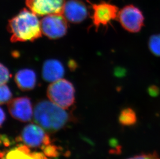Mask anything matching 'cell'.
<instances>
[{"instance_id": "6da1fadb", "label": "cell", "mask_w": 160, "mask_h": 159, "mask_svg": "<svg viewBox=\"0 0 160 159\" xmlns=\"http://www.w3.org/2000/svg\"><path fill=\"white\" fill-rule=\"evenodd\" d=\"M12 42L33 41L42 36L41 21L32 11L23 9L8 21Z\"/></svg>"}, {"instance_id": "7a4b0ae2", "label": "cell", "mask_w": 160, "mask_h": 159, "mask_svg": "<svg viewBox=\"0 0 160 159\" xmlns=\"http://www.w3.org/2000/svg\"><path fill=\"white\" fill-rule=\"evenodd\" d=\"M34 122L48 133H54L65 127L71 121V116L65 109L51 101L38 102L34 109Z\"/></svg>"}, {"instance_id": "3957f363", "label": "cell", "mask_w": 160, "mask_h": 159, "mask_svg": "<svg viewBox=\"0 0 160 159\" xmlns=\"http://www.w3.org/2000/svg\"><path fill=\"white\" fill-rule=\"evenodd\" d=\"M47 95L49 100L65 110L75 102V89L67 80L62 79L52 83L47 89Z\"/></svg>"}, {"instance_id": "277c9868", "label": "cell", "mask_w": 160, "mask_h": 159, "mask_svg": "<svg viewBox=\"0 0 160 159\" xmlns=\"http://www.w3.org/2000/svg\"><path fill=\"white\" fill-rule=\"evenodd\" d=\"M117 18L123 28L130 33L139 32L144 26L142 12L133 5L123 7L119 11Z\"/></svg>"}, {"instance_id": "5b68a950", "label": "cell", "mask_w": 160, "mask_h": 159, "mask_svg": "<svg viewBox=\"0 0 160 159\" xmlns=\"http://www.w3.org/2000/svg\"><path fill=\"white\" fill-rule=\"evenodd\" d=\"M45 130L39 125L31 123L23 128L19 137V141L31 148L44 147L51 144L50 137Z\"/></svg>"}, {"instance_id": "8992f818", "label": "cell", "mask_w": 160, "mask_h": 159, "mask_svg": "<svg viewBox=\"0 0 160 159\" xmlns=\"http://www.w3.org/2000/svg\"><path fill=\"white\" fill-rule=\"evenodd\" d=\"M62 14L45 16L41 21L42 34L52 39H58L64 36L68 30V23Z\"/></svg>"}, {"instance_id": "52a82bcc", "label": "cell", "mask_w": 160, "mask_h": 159, "mask_svg": "<svg viewBox=\"0 0 160 159\" xmlns=\"http://www.w3.org/2000/svg\"><path fill=\"white\" fill-rule=\"evenodd\" d=\"M91 5L92 21L97 30L101 26H107L118 17L119 9L115 5L105 2Z\"/></svg>"}, {"instance_id": "ba28073f", "label": "cell", "mask_w": 160, "mask_h": 159, "mask_svg": "<svg viewBox=\"0 0 160 159\" xmlns=\"http://www.w3.org/2000/svg\"><path fill=\"white\" fill-rule=\"evenodd\" d=\"M65 0H26L30 11L39 16L62 14Z\"/></svg>"}, {"instance_id": "9c48e42d", "label": "cell", "mask_w": 160, "mask_h": 159, "mask_svg": "<svg viewBox=\"0 0 160 159\" xmlns=\"http://www.w3.org/2000/svg\"><path fill=\"white\" fill-rule=\"evenodd\" d=\"M9 113L14 118L22 122H28L33 115V107L30 98L26 97L16 98L8 103Z\"/></svg>"}, {"instance_id": "30bf717a", "label": "cell", "mask_w": 160, "mask_h": 159, "mask_svg": "<svg viewBox=\"0 0 160 159\" xmlns=\"http://www.w3.org/2000/svg\"><path fill=\"white\" fill-rule=\"evenodd\" d=\"M88 9L85 4L77 0H68L65 2L62 15L68 21L78 23L86 19Z\"/></svg>"}, {"instance_id": "8fae6325", "label": "cell", "mask_w": 160, "mask_h": 159, "mask_svg": "<svg viewBox=\"0 0 160 159\" xmlns=\"http://www.w3.org/2000/svg\"><path fill=\"white\" fill-rule=\"evenodd\" d=\"M64 74V69L59 60L51 59L44 63L42 68V75L45 81L54 82L62 79Z\"/></svg>"}, {"instance_id": "7c38bea8", "label": "cell", "mask_w": 160, "mask_h": 159, "mask_svg": "<svg viewBox=\"0 0 160 159\" xmlns=\"http://www.w3.org/2000/svg\"><path fill=\"white\" fill-rule=\"evenodd\" d=\"M1 159H48L39 152H32L27 146L21 145L1 156Z\"/></svg>"}, {"instance_id": "4fadbf2b", "label": "cell", "mask_w": 160, "mask_h": 159, "mask_svg": "<svg viewBox=\"0 0 160 159\" xmlns=\"http://www.w3.org/2000/svg\"><path fill=\"white\" fill-rule=\"evenodd\" d=\"M15 80L17 86L21 90H30L33 89L36 85V74L32 69H21L16 74Z\"/></svg>"}, {"instance_id": "5bb4252c", "label": "cell", "mask_w": 160, "mask_h": 159, "mask_svg": "<svg viewBox=\"0 0 160 159\" xmlns=\"http://www.w3.org/2000/svg\"><path fill=\"white\" fill-rule=\"evenodd\" d=\"M137 120L136 113L130 108L123 109L119 116V122L123 126H132L136 124Z\"/></svg>"}, {"instance_id": "9a60e30c", "label": "cell", "mask_w": 160, "mask_h": 159, "mask_svg": "<svg viewBox=\"0 0 160 159\" xmlns=\"http://www.w3.org/2000/svg\"><path fill=\"white\" fill-rule=\"evenodd\" d=\"M148 46L152 54L154 55L160 56V34L151 36L148 42Z\"/></svg>"}, {"instance_id": "2e32d148", "label": "cell", "mask_w": 160, "mask_h": 159, "mask_svg": "<svg viewBox=\"0 0 160 159\" xmlns=\"http://www.w3.org/2000/svg\"><path fill=\"white\" fill-rule=\"evenodd\" d=\"M0 95V102L1 104H8L12 100V94L9 87L6 84L1 85Z\"/></svg>"}, {"instance_id": "e0dca14e", "label": "cell", "mask_w": 160, "mask_h": 159, "mask_svg": "<svg viewBox=\"0 0 160 159\" xmlns=\"http://www.w3.org/2000/svg\"><path fill=\"white\" fill-rule=\"evenodd\" d=\"M42 151L46 156L50 158H56L58 157L59 155L58 147L51 144L44 147Z\"/></svg>"}, {"instance_id": "ac0fdd59", "label": "cell", "mask_w": 160, "mask_h": 159, "mask_svg": "<svg viewBox=\"0 0 160 159\" xmlns=\"http://www.w3.org/2000/svg\"><path fill=\"white\" fill-rule=\"evenodd\" d=\"M0 74H1V85L2 84H6L8 82L10 77H11V74L9 72L8 69L6 67L3 65L2 64H1V67H0Z\"/></svg>"}, {"instance_id": "d6986e66", "label": "cell", "mask_w": 160, "mask_h": 159, "mask_svg": "<svg viewBox=\"0 0 160 159\" xmlns=\"http://www.w3.org/2000/svg\"><path fill=\"white\" fill-rule=\"evenodd\" d=\"M127 159H160V156L157 152H153L151 153H142Z\"/></svg>"}, {"instance_id": "ffe728a7", "label": "cell", "mask_w": 160, "mask_h": 159, "mask_svg": "<svg viewBox=\"0 0 160 159\" xmlns=\"http://www.w3.org/2000/svg\"><path fill=\"white\" fill-rule=\"evenodd\" d=\"M149 93L151 96H157L159 93V89L156 86H152L149 88Z\"/></svg>"}, {"instance_id": "44dd1931", "label": "cell", "mask_w": 160, "mask_h": 159, "mask_svg": "<svg viewBox=\"0 0 160 159\" xmlns=\"http://www.w3.org/2000/svg\"><path fill=\"white\" fill-rule=\"evenodd\" d=\"M6 119L5 113L2 108H1V126H2L3 123H4Z\"/></svg>"}]
</instances>
